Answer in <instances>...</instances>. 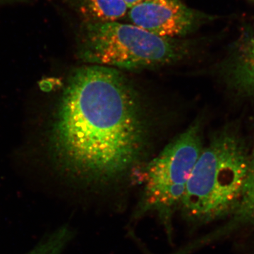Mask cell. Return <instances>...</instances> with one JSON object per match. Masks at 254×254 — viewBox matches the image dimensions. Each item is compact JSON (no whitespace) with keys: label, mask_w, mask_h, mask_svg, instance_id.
I'll return each mask as SVG.
<instances>
[{"label":"cell","mask_w":254,"mask_h":254,"mask_svg":"<svg viewBox=\"0 0 254 254\" xmlns=\"http://www.w3.org/2000/svg\"><path fill=\"white\" fill-rule=\"evenodd\" d=\"M145 125L136 92L118 69L88 64L64 92L53 133L64 169L84 183L125 175L141 157Z\"/></svg>","instance_id":"obj_1"},{"label":"cell","mask_w":254,"mask_h":254,"mask_svg":"<svg viewBox=\"0 0 254 254\" xmlns=\"http://www.w3.org/2000/svg\"><path fill=\"white\" fill-rule=\"evenodd\" d=\"M251 155L237 128L219 131L202 150L187 182L179 208L184 217L199 223L228 218L240 203Z\"/></svg>","instance_id":"obj_2"},{"label":"cell","mask_w":254,"mask_h":254,"mask_svg":"<svg viewBox=\"0 0 254 254\" xmlns=\"http://www.w3.org/2000/svg\"><path fill=\"white\" fill-rule=\"evenodd\" d=\"M78 57L88 64L115 69L160 67L177 63L191 45L157 36L132 23L81 22L76 34Z\"/></svg>","instance_id":"obj_3"},{"label":"cell","mask_w":254,"mask_h":254,"mask_svg":"<svg viewBox=\"0 0 254 254\" xmlns=\"http://www.w3.org/2000/svg\"><path fill=\"white\" fill-rule=\"evenodd\" d=\"M201 129L189 127L145 169L143 190L138 213L153 211L168 220L180 208L187 182L203 150Z\"/></svg>","instance_id":"obj_4"},{"label":"cell","mask_w":254,"mask_h":254,"mask_svg":"<svg viewBox=\"0 0 254 254\" xmlns=\"http://www.w3.org/2000/svg\"><path fill=\"white\" fill-rule=\"evenodd\" d=\"M127 16L132 24L157 36L181 39L215 19L181 0H146L128 9Z\"/></svg>","instance_id":"obj_5"},{"label":"cell","mask_w":254,"mask_h":254,"mask_svg":"<svg viewBox=\"0 0 254 254\" xmlns=\"http://www.w3.org/2000/svg\"><path fill=\"white\" fill-rule=\"evenodd\" d=\"M222 76L230 91L254 99V27L241 33L222 66Z\"/></svg>","instance_id":"obj_6"},{"label":"cell","mask_w":254,"mask_h":254,"mask_svg":"<svg viewBox=\"0 0 254 254\" xmlns=\"http://www.w3.org/2000/svg\"><path fill=\"white\" fill-rule=\"evenodd\" d=\"M81 22L118 21L127 16L128 6L123 0H64Z\"/></svg>","instance_id":"obj_7"},{"label":"cell","mask_w":254,"mask_h":254,"mask_svg":"<svg viewBox=\"0 0 254 254\" xmlns=\"http://www.w3.org/2000/svg\"><path fill=\"white\" fill-rule=\"evenodd\" d=\"M227 218L228 222L215 233L217 237L226 235L240 227L254 225V152L251 155L250 171L240 203Z\"/></svg>","instance_id":"obj_8"},{"label":"cell","mask_w":254,"mask_h":254,"mask_svg":"<svg viewBox=\"0 0 254 254\" xmlns=\"http://www.w3.org/2000/svg\"><path fill=\"white\" fill-rule=\"evenodd\" d=\"M71 237L72 232L68 227H60L27 254H61Z\"/></svg>","instance_id":"obj_9"},{"label":"cell","mask_w":254,"mask_h":254,"mask_svg":"<svg viewBox=\"0 0 254 254\" xmlns=\"http://www.w3.org/2000/svg\"><path fill=\"white\" fill-rule=\"evenodd\" d=\"M123 1L128 6V9H130V8L133 7V6H136V5L146 1V0H123Z\"/></svg>","instance_id":"obj_10"},{"label":"cell","mask_w":254,"mask_h":254,"mask_svg":"<svg viewBox=\"0 0 254 254\" xmlns=\"http://www.w3.org/2000/svg\"><path fill=\"white\" fill-rule=\"evenodd\" d=\"M23 1H24V0H0V6L4 4H13V3H17Z\"/></svg>","instance_id":"obj_11"},{"label":"cell","mask_w":254,"mask_h":254,"mask_svg":"<svg viewBox=\"0 0 254 254\" xmlns=\"http://www.w3.org/2000/svg\"><path fill=\"white\" fill-rule=\"evenodd\" d=\"M248 1L254 5V0H248Z\"/></svg>","instance_id":"obj_12"}]
</instances>
